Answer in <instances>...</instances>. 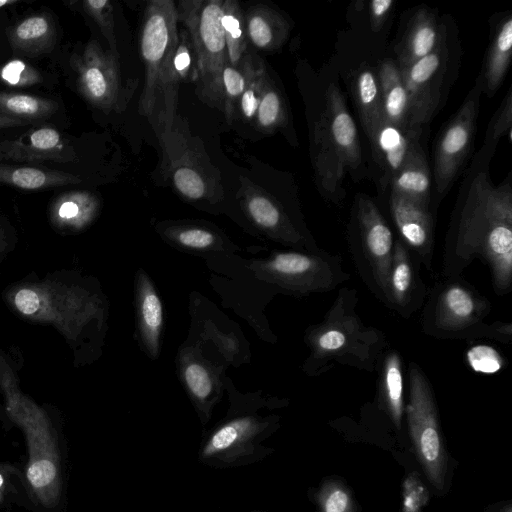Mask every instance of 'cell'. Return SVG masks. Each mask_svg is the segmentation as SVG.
I'll return each instance as SVG.
<instances>
[{
	"label": "cell",
	"mask_w": 512,
	"mask_h": 512,
	"mask_svg": "<svg viewBox=\"0 0 512 512\" xmlns=\"http://www.w3.org/2000/svg\"><path fill=\"white\" fill-rule=\"evenodd\" d=\"M495 148L484 146L462 182L445 242L444 274L456 277L480 257L489 265L495 293L506 294L512 284L511 176L495 186L488 162Z\"/></svg>",
	"instance_id": "1"
},
{
	"label": "cell",
	"mask_w": 512,
	"mask_h": 512,
	"mask_svg": "<svg viewBox=\"0 0 512 512\" xmlns=\"http://www.w3.org/2000/svg\"><path fill=\"white\" fill-rule=\"evenodd\" d=\"M3 299L22 319L53 327L69 346L75 366L95 358L103 332L104 301L90 277L72 269L27 276L7 286Z\"/></svg>",
	"instance_id": "2"
},
{
	"label": "cell",
	"mask_w": 512,
	"mask_h": 512,
	"mask_svg": "<svg viewBox=\"0 0 512 512\" xmlns=\"http://www.w3.org/2000/svg\"><path fill=\"white\" fill-rule=\"evenodd\" d=\"M21 366L0 350V391L9 419L26 438V477L36 499L47 508L55 507L61 494V470L56 431L48 412L20 388Z\"/></svg>",
	"instance_id": "3"
},
{
	"label": "cell",
	"mask_w": 512,
	"mask_h": 512,
	"mask_svg": "<svg viewBox=\"0 0 512 512\" xmlns=\"http://www.w3.org/2000/svg\"><path fill=\"white\" fill-rule=\"evenodd\" d=\"M355 289L341 288L323 320L306 331L310 355L304 370L309 375L327 372L334 363L373 372L386 346L385 334L366 326L356 313Z\"/></svg>",
	"instance_id": "4"
},
{
	"label": "cell",
	"mask_w": 512,
	"mask_h": 512,
	"mask_svg": "<svg viewBox=\"0 0 512 512\" xmlns=\"http://www.w3.org/2000/svg\"><path fill=\"white\" fill-rule=\"evenodd\" d=\"M312 163L320 193L334 203L345 196L342 182L347 170L362 164V150L356 124L345 98L332 82L325 91L324 109L314 125Z\"/></svg>",
	"instance_id": "5"
},
{
	"label": "cell",
	"mask_w": 512,
	"mask_h": 512,
	"mask_svg": "<svg viewBox=\"0 0 512 512\" xmlns=\"http://www.w3.org/2000/svg\"><path fill=\"white\" fill-rule=\"evenodd\" d=\"M178 37L176 4L172 0L147 2L139 37V51L145 69V83L139 100V114L158 128L166 75Z\"/></svg>",
	"instance_id": "6"
},
{
	"label": "cell",
	"mask_w": 512,
	"mask_h": 512,
	"mask_svg": "<svg viewBox=\"0 0 512 512\" xmlns=\"http://www.w3.org/2000/svg\"><path fill=\"white\" fill-rule=\"evenodd\" d=\"M223 0H181L176 6L178 23L188 32L198 63V94L221 110L220 78L227 63L221 24Z\"/></svg>",
	"instance_id": "7"
},
{
	"label": "cell",
	"mask_w": 512,
	"mask_h": 512,
	"mask_svg": "<svg viewBox=\"0 0 512 512\" xmlns=\"http://www.w3.org/2000/svg\"><path fill=\"white\" fill-rule=\"evenodd\" d=\"M349 246L357 270L369 289L385 304L394 240L375 202L359 195L349 227Z\"/></svg>",
	"instance_id": "8"
},
{
	"label": "cell",
	"mask_w": 512,
	"mask_h": 512,
	"mask_svg": "<svg viewBox=\"0 0 512 512\" xmlns=\"http://www.w3.org/2000/svg\"><path fill=\"white\" fill-rule=\"evenodd\" d=\"M425 308L426 334L440 339L491 336L490 325L483 322L491 309L488 299L456 277L439 285Z\"/></svg>",
	"instance_id": "9"
},
{
	"label": "cell",
	"mask_w": 512,
	"mask_h": 512,
	"mask_svg": "<svg viewBox=\"0 0 512 512\" xmlns=\"http://www.w3.org/2000/svg\"><path fill=\"white\" fill-rule=\"evenodd\" d=\"M408 375L409 402L406 412L412 442L430 483L437 490H442L446 462L433 390L427 376L416 363H410Z\"/></svg>",
	"instance_id": "10"
},
{
	"label": "cell",
	"mask_w": 512,
	"mask_h": 512,
	"mask_svg": "<svg viewBox=\"0 0 512 512\" xmlns=\"http://www.w3.org/2000/svg\"><path fill=\"white\" fill-rule=\"evenodd\" d=\"M481 93L478 83L475 82L437 138L433 180L439 199L450 190L473 149Z\"/></svg>",
	"instance_id": "11"
},
{
	"label": "cell",
	"mask_w": 512,
	"mask_h": 512,
	"mask_svg": "<svg viewBox=\"0 0 512 512\" xmlns=\"http://www.w3.org/2000/svg\"><path fill=\"white\" fill-rule=\"evenodd\" d=\"M71 62L79 91L90 104L106 113L126 108L135 85L123 86L119 53L105 50L98 41L91 40Z\"/></svg>",
	"instance_id": "12"
},
{
	"label": "cell",
	"mask_w": 512,
	"mask_h": 512,
	"mask_svg": "<svg viewBox=\"0 0 512 512\" xmlns=\"http://www.w3.org/2000/svg\"><path fill=\"white\" fill-rule=\"evenodd\" d=\"M264 269L278 284L301 294L329 292L350 279L341 257L321 250L279 252L264 263Z\"/></svg>",
	"instance_id": "13"
},
{
	"label": "cell",
	"mask_w": 512,
	"mask_h": 512,
	"mask_svg": "<svg viewBox=\"0 0 512 512\" xmlns=\"http://www.w3.org/2000/svg\"><path fill=\"white\" fill-rule=\"evenodd\" d=\"M448 40L444 25L438 44L428 55L400 68L409 95L411 123L415 127L423 128L441 108L451 66L452 53Z\"/></svg>",
	"instance_id": "14"
},
{
	"label": "cell",
	"mask_w": 512,
	"mask_h": 512,
	"mask_svg": "<svg viewBox=\"0 0 512 512\" xmlns=\"http://www.w3.org/2000/svg\"><path fill=\"white\" fill-rule=\"evenodd\" d=\"M389 210L399 240L420 264L431 270L435 224L430 205L390 191Z\"/></svg>",
	"instance_id": "15"
},
{
	"label": "cell",
	"mask_w": 512,
	"mask_h": 512,
	"mask_svg": "<svg viewBox=\"0 0 512 512\" xmlns=\"http://www.w3.org/2000/svg\"><path fill=\"white\" fill-rule=\"evenodd\" d=\"M242 205L251 220L275 238L311 252L319 251L313 240L307 238L290 220L280 203L261 187L240 177Z\"/></svg>",
	"instance_id": "16"
},
{
	"label": "cell",
	"mask_w": 512,
	"mask_h": 512,
	"mask_svg": "<svg viewBox=\"0 0 512 512\" xmlns=\"http://www.w3.org/2000/svg\"><path fill=\"white\" fill-rule=\"evenodd\" d=\"M416 262L407 247L397 239L388 276L386 305L405 318L421 307L425 296V285Z\"/></svg>",
	"instance_id": "17"
},
{
	"label": "cell",
	"mask_w": 512,
	"mask_h": 512,
	"mask_svg": "<svg viewBox=\"0 0 512 512\" xmlns=\"http://www.w3.org/2000/svg\"><path fill=\"white\" fill-rule=\"evenodd\" d=\"M423 128L401 127L381 121L374 127L368 139L372 156L382 171V183L386 187L394 174L403 166L420 145Z\"/></svg>",
	"instance_id": "18"
},
{
	"label": "cell",
	"mask_w": 512,
	"mask_h": 512,
	"mask_svg": "<svg viewBox=\"0 0 512 512\" xmlns=\"http://www.w3.org/2000/svg\"><path fill=\"white\" fill-rule=\"evenodd\" d=\"M0 158L18 162H69L76 154L56 129L41 127L17 139L0 142Z\"/></svg>",
	"instance_id": "19"
},
{
	"label": "cell",
	"mask_w": 512,
	"mask_h": 512,
	"mask_svg": "<svg viewBox=\"0 0 512 512\" xmlns=\"http://www.w3.org/2000/svg\"><path fill=\"white\" fill-rule=\"evenodd\" d=\"M444 29L436 10L422 5L407 22L395 48L396 63L404 68L428 55L438 44Z\"/></svg>",
	"instance_id": "20"
},
{
	"label": "cell",
	"mask_w": 512,
	"mask_h": 512,
	"mask_svg": "<svg viewBox=\"0 0 512 512\" xmlns=\"http://www.w3.org/2000/svg\"><path fill=\"white\" fill-rule=\"evenodd\" d=\"M512 57V13L507 11L492 24L490 42L476 82L481 92L492 96L501 86Z\"/></svg>",
	"instance_id": "21"
},
{
	"label": "cell",
	"mask_w": 512,
	"mask_h": 512,
	"mask_svg": "<svg viewBox=\"0 0 512 512\" xmlns=\"http://www.w3.org/2000/svg\"><path fill=\"white\" fill-rule=\"evenodd\" d=\"M262 427L254 417L242 416L231 419L216 428L204 445L202 457L230 464L252 448V442L260 436Z\"/></svg>",
	"instance_id": "22"
},
{
	"label": "cell",
	"mask_w": 512,
	"mask_h": 512,
	"mask_svg": "<svg viewBox=\"0 0 512 512\" xmlns=\"http://www.w3.org/2000/svg\"><path fill=\"white\" fill-rule=\"evenodd\" d=\"M248 45L260 51H276L286 42L291 24L277 10L262 4L244 14Z\"/></svg>",
	"instance_id": "23"
},
{
	"label": "cell",
	"mask_w": 512,
	"mask_h": 512,
	"mask_svg": "<svg viewBox=\"0 0 512 512\" xmlns=\"http://www.w3.org/2000/svg\"><path fill=\"white\" fill-rule=\"evenodd\" d=\"M376 73L380 87L382 119L401 127H415L411 123L409 95L396 61H381Z\"/></svg>",
	"instance_id": "24"
},
{
	"label": "cell",
	"mask_w": 512,
	"mask_h": 512,
	"mask_svg": "<svg viewBox=\"0 0 512 512\" xmlns=\"http://www.w3.org/2000/svg\"><path fill=\"white\" fill-rule=\"evenodd\" d=\"M98 209L99 203L93 194L87 191H71L52 202L49 217L57 230L71 233L87 227L96 217Z\"/></svg>",
	"instance_id": "25"
},
{
	"label": "cell",
	"mask_w": 512,
	"mask_h": 512,
	"mask_svg": "<svg viewBox=\"0 0 512 512\" xmlns=\"http://www.w3.org/2000/svg\"><path fill=\"white\" fill-rule=\"evenodd\" d=\"M388 185L392 192L430 205L432 176L421 146L413 151Z\"/></svg>",
	"instance_id": "26"
},
{
	"label": "cell",
	"mask_w": 512,
	"mask_h": 512,
	"mask_svg": "<svg viewBox=\"0 0 512 512\" xmlns=\"http://www.w3.org/2000/svg\"><path fill=\"white\" fill-rule=\"evenodd\" d=\"M137 311L140 334L144 345L152 356H157L159 337L163 327V306L158 294L145 275L139 277Z\"/></svg>",
	"instance_id": "27"
},
{
	"label": "cell",
	"mask_w": 512,
	"mask_h": 512,
	"mask_svg": "<svg viewBox=\"0 0 512 512\" xmlns=\"http://www.w3.org/2000/svg\"><path fill=\"white\" fill-rule=\"evenodd\" d=\"M352 93L362 128L368 137L382 119L377 73L369 67L360 69L353 79Z\"/></svg>",
	"instance_id": "28"
},
{
	"label": "cell",
	"mask_w": 512,
	"mask_h": 512,
	"mask_svg": "<svg viewBox=\"0 0 512 512\" xmlns=\"http://www.w3.org/2000/svg\"><path fill=\"white\" fill-rule=\"evenodd\" d=\"M74 174L29 166L0 164V183L22 189H42L79 183Z\"/></svg>",
	"instance_id": "29"
},
{
	"label": "cell",
	"mask_w": 512,
	"mask_h": 512,
	"mask_svg": "<svg viewBox=\"0 0 512 512\" xmlns=\"http://www.w3.org/2000/svg\"><path fill=\"white\" fill-rule=\"evenodd\" d=\"M403 370L399 353L389 350L383 355L380 373V395L383 404L395 424L400 429L403 415Z\"/></svg>",
	"instance_id": "30"
},
{
	"label": "cell",
	"mask_w": 512,
	"mask_h": 512,
	"mask_svg": "<svg viewBox=\"0 0 512 512\" xmlns=\"http://www.w3.org/2000/svg\"><path fill=\"white\" fill-rule=\"evenodd\" d=\"M221 24L225 36L227 62L239 67L249 53L244 14L235 0H223Z\"/></svg>",
	"instance_id": "31"
},
{
	"label": "cell",
	"mask_w": 512,
	"mask_h": 512,
	"mask_svg": "<svg viewBox=\"0 0 512 512\" xmlns=\"http://www.w3.org/2000/svg\"><path fill=\"white\" fill-rule=\"evenodd\" d=\"M288 110L284 97L268 74L254 119L255 127L264 133H273L286 126Z\"/></svg>",
	"instance_id": "32"
},
{
	"label": "cell",
	"mask_w": 512,
	"mask_h": 512,
	"mask_svg": "<svg viewBox=\"0 0 512 512\" xmlns=\"http://www.w3.org/2000/svg\"><path fill=\"white\" fill-rule=\"evenodd\" d=\"M251 53H248L239 67L228 62L224 65L220 78L221 111L231 123L238 109L241 95L245 89Z\"/></svg>",
	"instance_id": "33"
},
{
	"label": "cell",
	"mask_w": 512,
	"mask_h": 512,
	"mask_svg": "<svg viewBox=\"0 0 512 512\" xmlns=\"http://www.w3.org/2000/svg\"><path fill=\"white\" fill-rule=\"evenodd\" d=\"M57 103L34 95L0 93V114L21 120H33L50 116Z\"/></svg>",
	"instance_id": "34"
},
{
	"label": "cell",
	"mask_w": 512,
	"mask_h": 512,
	"mask_svg": "<svg viewBox=\"0 0 512 512\" xmlns=\"http://www.w3.org/2000/svg\"><path fill=\"white\" fill-rule=\"evenodd\" d=\"M53 35V26L43 15L31 16L21 21L11 33L14 47L27 51H40L48 46Z\"/></svg>",
	"instance_id": "35"
},
{
	"label": "cell",
	"mask_w": 512,
	"mask_h": 512,
	"mask_svg": "<svg viewBox=\"0 0 512 512\" xmlns=\"http://www.w3.org/2000/svg\"><path fill=\"white\" fill-rule=\"evenodd\" d=\"M267 75L263 62L260 59L254 60L251 55L245 89L238 105L242 118L247 122H254Z\"/></svg>",
	"instance_id": "36"
},
{
	"label": "cell",
	"mask_w": 512,
	"mask_h": 512,
	"mask_svg": "<svg viewBox=\"0 0 512 512\" xmlns=\"http://www.w3.org/2000/svg\"><path fill=\"white\" fill-rule=\"evenodd\" d=\"M172 181L178 192L187 199L199 200L207 196L208 184L193 165H177L172 173Z\"/></svg>",
	"instance_id": "37"
},
{
	"label": "cell",
	"mask_w": 512,
	"mask_h": 512,
	"mask_svg": "<svg viewBox=\"0 0 512 512\" xmlns=\"http://www.w3.org/2000/svg\"><path fill=\"white\" fill-rule=\"evenodd\" d=\"M512 89L510 88L492 116L485 133L484 146L495 148L503 136L511 142Z\"/></svg>",
	"instance_id": "38"
},
{
	"label": "cell",
	"mask_w": 512,
	"mask_h": 512,
	"mask_svg": "<svg viewBox=\"0 0 512 512\" xmlns=\"http://www.w3.org/2000/svg\"><path fill=\"white\" fill-rule=\"evenodd\" d=\"M83 9L99 26L101 33L108 41L110 50L118 53L112 2L109 0H86L83 2Z\"/></svg>",
	"instance_id": "39"
},
{
	"label": "cell",
	"mask_w": 512,
	"mask_h": 512,
	"mask_svg": "<svg viewBox=\"0 0 512 512\" xmlns=\"http://www.w3.org/2000/svg\"><path fill=\"white\" fill-rule=\"evenodd\" d=\"M319 512H354L352 496L335 481L325 482L318 495Z\"/></svg>",
	"instance_id": "40"
},
{
	"label": "cell",
	"mask_w": 512,
	"mask_h": 512,
	"mask_svg": "<svg viewBox=\"0 0 512 512\" xmlns=\"http://www.w3.org/2000/svg\"><path fill=\"white\" fill-rule=\"evenodd\" d=\"M185 383L189 392L198 401L207 400L213 391V380L208 369L197 361H190L184 367Z\"/></svg>",
	"instance_id": "41"
},
{
	"label": "cell",
	"mask_w": 512,
	"mask_h": 512,
	"mask_svg": "<svg viewBox=\"0 0 512 512\" xmlns=\"http://www.w3.org/2000/svg\"><path fill=\"white\" fill-rule=\"evenodd\" d=\"M466 360L473 371L483 374H494L504 364L499 352L488 345L472 346L466 353Z\"/></svg>",
	"instance_id": "42"
},
{
	"label": "cell",
	"mask_w": 512,
	"mask_h": 512,
	"mask_svg": "<svg viewBox=\"0 0 512 512\" xmlns=\"http://www.w3.org/2000/svg\"><path fill=\"white\" fill-rule=\"evenodd\" d=\"M0 78L6 84L16 87H27L42 81L39 71L18 59L9 61L1 68Z\"/></svg>",
	"instance_id": "43"
},
{
	"label": "cell",
	"mask_w": 512,
	"mask_h": 512,
	"mask_svg": "<svg viewBox=\"0 0 512 512\" xmlns=\"http://www.w3.org/2000/svg\"><path fill=\"white\" fill-rule=\"evenodd\" d=\"M172 237L181 246L193 250L212 248L217 242V236L212 231L198 226L173 228Z\"/></svg>",
	"instance_id": "44"
},
{
	"label": "cell",
	"mask_w": 512,
	"mask_h": 512,
	"mask_svg": "<svg viewBox=\"0 0 512 512\" xmlns=\"http://www.w3.org/2000/svg\"><path fill=\"white\" fill-rule=\"evenodd\" d=\"M394 5V0H373L369 2V20L374 32L382 29L393 11Z\"/></svg>",
	"instance_id": "45"
},
{
	"label": "cell",
	"mask_w": 512,
	"mask_h": 512,
	"mask_svg": "<svg viewBox=\"0 0 512 512\" xmlns=\"http://www.w3.org/2000/svg\"><path fill=\"white\" fill-rule=\"evenodd\" d=\"M425 488V487H424ZM418 479H407L405 484V512H417L419 507L425 502L424 489Z\"/></svg>",
	"instance_id": "46"
},
{
	"label": "cell",
	"mask_w": 512,
	"mask_h": 512,
	"mask_svg": "<svg viewBox=\"0 0 512 512\" xmlns=\"http://www.w3.org/2000/svg\"><path fill=\"white\" fill-rule=\"evenodd\" d=\"M16 245V232L9 224L0 220V263L15 250Z\"/></svg>",
	"instance_id": "47"
},
{
	"label": "cell",
	"mask_w": 512,
	"mask_h": 512,
	"mask_svg": "<svg viewBox=\"0 0 512 512\" xmlns=\"http://www.w3.org/2000/svg\"><path fill=\"white\" fill-rule=\"evenodd\" d=\"M26 123H27V121H24V120H21L18 118H14L11 116H7L4 114H0V128L21 126Z\"/></svg>",
	"instance_id": "48"
},
{
	"label": "cell",
	"mask_w": 512,
	"mask_h": 512,
	"mask_svg": "<svg viewBox=\"0 0 512 512\" xmlns=\"http://www.w3.org/2000/svg\"><path fill=\"white\" fill-rule=\"evenodd\" d=\"M18 0H0V9L4 6L11 5L17 3Z\"/></svg>",
	"instance_id": "49"
},
{
	"label": "cell",
	"mask_w": 512,
	"mask_h": 512,
	"mask_svg": "<svg viewBox=\"0 0 512 512\" xmlns=\"http://www.w3.org/2000/svg\"><path fill=\"white\" fill-rule=\"evenodd\" d=\"M3 486H4V478L0 474V496H1V493H2V490H3Z\"/></svg>",
	"instance_id": "50"
},
{
	"label": "cell",
	"mask_w": 512,
	"mask_h": 512,
	"mask_svg": "<svg viewBox=\"0 0 512 512\" xmlns=\"http://www.w3.org/2000/svg\"><path fill=\"white\" fill-rule=\"evenodd\" d=\"M501 512H512L511 506H507L505 509H503Z\"/></svg>",
	"instance_id": "51"
}]
</instances>
